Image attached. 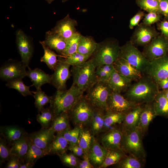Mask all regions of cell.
Here are the masks:
<instances>
[{"label":"cell","instance_id":"obj_8","mask_svg":"<svg viewBox=\"0 0 168 168\" xmlns=\"http://www.w3.org/2000/svg\"><path fill=\"white\" fill-rule=\"evenodd\" d=\"M95 109L83 95L68 112L70 118L76 126L83 128L90 124Z\"/></svg>","mask_w":168,"mask_h":168},{"label":"cell","instance_id":"obj_32","mask_svg":"<svg viewBox=\"0 0 168 168\" xmlns=\"http://www.w3.org/2000/svg\"><path fill=\"white\" fill-rule=\"evenodd\" d=\"M28 143V150L24 159V162H30L34 165L37 160L48 155L46 151L33 143L29 138Z\"/></svg>","mask_w":168,"mask_h":168},{"label":"cell","instance_id":"obj_6","mask_svg":"<svg viewBox=\"0 0 168 168\" xmlns=\"http://www.w3.org/2000/svg\"><path fill=\"white\" fill-rule=\"evenodd\" d=\"M127 61L144 74L150 61L130 40L120 46L119 57Z\"/></svg>","mask_w":168,"mask_h":168},{"label":"cell","instance_id":"obj_25","mask_svg":"<svg viewBox=\"0 0 168 168\" xmlns=\"http://www.w3.org/2000/svg\"><path fill=\"white\" fill-rule=\"evenodd\" d=\"M27 68L26 77L30 78L36 90L41 89L42 86L45 84L51 83V75L38 68L32 69L29 66Z\"/></svg>","mask_w":168,"mask_h":168},{"label":"cell","instance_id":"obj_28","mask_svg":"<svg viewBox=\"0 0 168 168\" xmlns=\"http://www.w3.org/2000/svg\"><path fill=\"white\" fill-rule=\"evenodd\" d=\"M105 111L101 109L95 108L90 123V131L93 136L104 131Z\"/></svg>","mask_w":168,"mask_h":168},{"label":"cell","instance_id":"obj_34","mask_svg":"<svg viewBox=\"0 0 168 168\" xmlns=\"http://www.w3.org/2000/svg\"><path fill=\"white\" fill-rule=\"evenodd\" d=\"M44 50V54L40 58V61L44 63L51 70H54L58 63V56L53 50L44 44V41H40Z\"/></svg>","mask_w":168,"mask_h":168},{"label":"cell","instance_id":"obj_29","mask_svg":"<svg viewBox=\"0 0 168 168\" xmlns=\"http://www.w3.org/2000/svg\"><path fill=\"white\" fill-rule=\"evenodd\" d=\"M0 130L4 138L11 144L27 133L23 128L15 126L1 127Z\"/></svg>","mask_w":168,"mask_h":168},{"label":"cell","instance_id":"obj_43","mask_svg":"<svg viewBox=\"0 0 168 168\" xmlns=\"http://www.w3.org/2000/svg\"><path fill=\"white\" fill-rule=\"evenodd\" d=\"M6 86L10 88L17 90L24 96L31 95L33 96L31 91H30V86L25 85L22 79H18L7 82Z\"/></svg>","mask_w":168,"mask_h":168},{"label":"cell","instance_id":"obj_37","mask_svg":"<svg viewBox=\"0 0 168 168\" xmlns=\"http://www.w3.org/2000/svg\"><path fill=\"white\" fill-rule=\"evenodd\" d=\"M126 155V153L121 148L108 149L104 161L100 168H105L116 164Z\"/></svg>","mask_w":168,"mask_h":168},{"label":"cell","instance_id":"obj_51","mask_svg":"<svg viewBox=\"0 0 168 168\" xmlns=\"http://www.w3.org/2000/svg\"><path fill=\"white\" fill-rule=\"evenodd\" d=\"M23 162L16 156L12 155L8 160L6 168H20Z\"/></svg>","mask_w":168,"mask_h":168},{"label":"cell","instance_id":"obj_11","mask_svg":"<svg viewBox=\"0 0 168 168\" xmlns=\"http://www.w3.org/2000/svg\"><path fill=\"white\" fill-rule=\"evenodd\" d=\"M16 43L21 61L26 67L33 57L34 48L32 40L21 29L16 31Z\"/></svg>","mask_w":168,"mask_h":168},{"label":"cell","instance_id":"obj_49","mask_svg":"<svg viewBox=\"0 0 168 168\" xmlns=\"http://www.w3.org/2000/svg\"><path fill=\"white\" fill-rule=\"evenodd\" d=\"M161 17V14L155 12H150L144 15L142 23L147 26H152L160 21Z\"/></svg>","mask_w":168,"mask_h":168},{"label":"cell","instance_id":"obj_35","mask_svg":"<svg viewBox=\"0 0 168 168\" xmlns=\"http://www.w3.org/2000/svg\"><path fill=\"white\" fill-rule=\"evenodd\" d=\"M145 162V159L128 154L126 155L115 165L119 168H142L144 167Z\"/></svg>","mask_w":168,"mask_h":168},{"label":"cell","instance_id":"obj_27","mask_svg":"<svg viewBox=\"0 0 168 168\" xmlns=\"http://www.w3.org/2000/svg\"><path fill=\"white\" fill-rule=\"evenodd\" d=\"M28 134L26 133L11 144L12 155L19 157L23 162L28 150Z\"/></svg>","mask_w":168,"mask_h":168},{"label":"cell","instance_id":"obj_39","mask_svg":"<svg viewBox=\"0 0 168 168\" xmlns=\"http://www.w3.org/2000/svg\"><path fill=\"white\" fill-rule=\"evenodd\" d=\"M41 114L36 116V120L40 124L42 128H48L51 126L54 117L50 107L44 108Z\"/></svg>","mask_w":168,"mask_h":168},{"label":"cell","instance_id":"obj_33","mask_svg":"<svg viewBox=\"0 0 168 168\" xmlns=\"http://www.w3.org/2000/svg\"><path fill=\"white\" fill-rule=\"evenodd\" d=\"M97 43L91 37L82 35L79 42L77 51L84 55L91 56Z\"/></svg>","mask_w":168,"mask_h":168},{"label":"cell","instance_id":"obj_57","mask_svg":"<svg viewBox=\"0 0 168 168\" xmlns=\"http://www.w3.org/2000/svg\"><path fill=\"white\" fill-rule=\"evenodd\" d=\"M34 165L28 162H25L21 165L20 168H31L33 167Z\"/></svg>","mask_w":168,"mask_h":168},{"label":"cell","instance_id":"obj_14","mask_svg":"<svg viewBox=\"0 0 168 168\" xmlns=\"http://www.w3.org/2000/svg\"><path fill=\"white\" fill-rule=\"evenodd\" d=\"M144 74L150 77L156 83L168 77V56L150 61Z\"/></svg>","mask_w":168,"mask_h":168},{"label":"cell","instance_id":"obj_50","mask_svg":"<svg viewBox=\"0 0 168 168\" xmlns=\"http://www.w3.org/2000/svg\"><path fill=\"white\" fill-rule=\"evenodd\" d=\"M144 12L138 11L130 20L129 27L132 29L135 26H138L140 21L143 18L144 16Z\"/></svg>","mask_w":168,"mask_h":168},{"label":"cell","instance_id":"obj_5","mask_svg":"<svg viewBox=\"0 0 168 168\" xmlns=\"http://www.w3.org/2000/svg\"><path fill=\"white\" fill-rule=\"evenodd\" d=\"M122 132L121 149L125 153L145 159L146 153L143 145V137L140 128L138 127L132 131Z\"/></svg>","mask_w":168,"mask_h":168},{"label":"cell","instance_id":"obj_9","mask_svg":"<svg viewBox=\"0 0 168 168\" xmlns=\"http://www.w3.org/2000/svg\"><path fill=\"white\" fill-rule=\"evenodd\" d=\"M142 52L150 61L166 55L168 38L159 34L144 46Z\"/></svg>","mask_w":168,"mask_h":168},{"label":"cell","instance_id":"obj_41","mask_svg":"<svg viewBox=\"0 0 168 168\" xmlns=\"http://www.w3.org/2000/svg\"><path fill=\"white\" fill-rule=\"evenodd\" d=\"M115 69L113 64L104 65L96 68V74L97 81L107 82Z\"/></svg>","mask_w":168,"mask_h":168},{"label":"cell","instance_id":"obj_15","mask_svg":"<svg viewBox=\"0 0 168 168\" xmlns=\"http://www.w3.org/2000/svg\"><path fill=\"white\" fill-rule=\"evenodd\" d=\"M159 35L154 27L142 22L137 26L130 41L134 45L144 46Z\"/></svg>","mask_w":168,"mask_h":168},{"label":"cell","instance_id":"obj_52","mask_svg":"<svg viewBox=\"0 0 168 168\" xmlns=\"http://www.w3.org/2000/svg\"><path fill=\"white\" fill-rule=\"evenodd\" d=\"M68 150H70L78 157H82L84 154L83 149L78 144L68 146Z\"/></svg>","mask_w":168,"mask_h":168},{"label":"cell","instance_id":"obj_23","mask_svg":"<svg viewBox=\"0 0 168 168\" xmlns=\"http://www.w3.org/2000/svg\"><path fill=\"white\" fill-rule=\"evenodd\" d=\"M142 109V106L140 105L126 114L121 124L120 129L123 132L132 131L138 126Z\"/></svg>","mask_w":168,"mask_h":168},{"label":"cell","instance_id":"obj_59","mask_svg":"<svg viewBox=\"0 0 168 168\" xmlns=\"http://www.w3.org/2000/svg\"><path fill=\"white\" fill-rule=\"evenodd\" d=\"M49 4H51L54 0H45Z\"/></svg>","mask_w":168,"mask_h":168},{"label":"cell","instance_id":"obj_53","mask_svg":"<svg viewBox=\"0 0 168 168\" xmlns=\"http://www.w3.org/2000/svg\"><path fill=\"white\" fill-rule=\"evenodd\" d=\"M82 157L83 160H80L77 168H94L90 162L88 155L84 154Z\"/></svg>","mask_w":168,"mask_h":168},{"label":"cell","instance_id":"obj_22","mask_svg":"<svg viewBox=\"0 0 168 168\" xmlns=\"http://www.w3.org/2000/svg\"><path fill=\"white\" fill-rule=\"evenodd\" d=\"M132 81L115 70L107 83L112 91L121 94L126 91L132 84Z\"/></svg>","mask_w":168,"mask_h":168},{"label":"cell","instance_id":"obj_46","mask_svg":"<svg viewBox=\"0 0 168 168\" xmlns=\"http://www.w3.org/2000/svg\"><path fill=\"white\" fill-rule=\"evenodd\" d=\"M91 56L81 54L77 51L73 54L65 57L64 59L65 61L73 66L80 65L84 63L89 59Z\"/></svg>","mask_w":168,"mask_h":168},{"label":"cell","instance_id":"obj_58","mask_svg":"<svg viewBox=\"0 0 168 168\" xmlns=\"http://www.w3.org/2000/svg\"><path fill=\"white\" fill-rule=\"evenodd\" d=\"M164 91V94L166 96V97L168 99V89L165 90H163Z\"/></svg>","mask_w":168,"mask_h":168},{"label":"cell","instance_id":"obj_16","mask_svg":"<svg viewBox=\"0 0 168 168\" xmlns=\"http://www.w3.org/2000/svg\"><path fill=\"white\" fill-rule=\"evenodd\" d=\"M77 24V21L68 14L58 21L51 30L67 40L77 32L76 27Z\"/></svg>","mask_w":168,"mask_h":168},{"label":"cell","instance_id":"obj_38","mask_svg":"<svg viewBox=\"0 0 168 168\" xmlns=\"http://www.w3.org/2000/svg\"><path fill=\"white\" fill-rule=\"evenodd\" d=\"M94 137V136L91 134L90 131L81 127L78 144L83 149L84 154L88 155Z\"/></svg>","mask_w":168,"mask_h":168},{"label":"cell","instance_id":"obj_20","mask_svg":"<svg viewBox=\"0 0 168 168\" xmlns=\"http://www.w3.org/2000/svg\"><path fill=\"white\" fill-rule=\"evenodd\" d=\"M108 149L103 147L94 137L90 146L88 156L93 166L100 168L104 161Z\"/></svg>","mask_w":168,"mask_h":168},{"label":"cell","instance_id":"obj_48","mask_svg":"<svg viewBox=\"0 0 168 168\" xmlns=\"http://www.w3.org/2000/svg\"><path fill=\"white\" fill-rule=\"evenodd\" d=\"M12 155L11 148L7 144L6 140L4 138H0V163L4 162L10 159Z\"/></svg>","mask_w":168,"mask_h":168},{"label":"cell","instance_id":"obj_4","mask_svg":"<svg viewBox=\"0 0 168 168\" xmlns=\"http://www.w3.org/2000/svg\"><path fill=\"white\" fill-rule=\"evenodd\" d=\"M96 68L90 59L83 64L72 67L71 72L73 83L84 92L97 81Z\"/></svg>","mask_w":168,"mask_h":168},{"label":"cell","instance_id":"obj_13","mask_svg":"<svg viewBox=\"0 0 168 168\" xmlns=\"http://www.w3.org/2000/svg\"><path fill=\"white\" fill-rule=\"evenodd\" d=\"M71 65L66 63L64 59L60 58L58 64L51 75V83L57 90H66V83L71 75L69 70Z\"/></svg>","mask_w":168,"mask_h":168},{"label":"cell","instance_id":"obj_36","mask_svg":"<svg viewBox=\"0 0 168 168\" xmlns=\"http://www.w3.org/2000/svg\"><path fill=\"white\" fill-rule=\"evenodd\" d=\"M126 114L113 112L109 110L105 111L104 116V130L107 131L111 126L116 124H121Z\"/></svg>","mask_w":168,"mask_h":168},{"label":"cell","instance_id":"obj_21","mask_svg":"<svg viewBox=\"0 0 168 168\" xmlns=\"http://www.w3.org/2000/svg\"><path fill=\"white\" fill-rule=\"evenodd\" d=\"M156 116L153 101L144 104L142 106L138 126L141 130L143 137L147 132L150 124Z\"/></svg>","mask_w":168,"mask_h":168},{"label":"cell","instance_id":"obj_18","mask_svg":"<svg viewBox=\"0 0 168 168\" xmlns=\"http://www.w3.org/2000/svg\"><path fill=\"white\" fill-rule=\"evenodd\" d=\"M122 137L123 132L120 128H111L102 136L100 142L108 150L120 149Z\"/></svg>","mask_w":168,"mask_h":168},{"label":"cell","instance_id":"obj_44","mask_svg":"<svg viewBox=\"0 0 168 168\" xmlns=\"http://www.w3.org/2000/svg\"><path fill=\"white\" fill-rule=\"evenodd\" d=\"M136 2L139 7L148 12H153L161 14L159 0H136Z\"/></svg>","mask_w":168,"mask_h":168},{"label":"cell","instance_id":"obj_60","mask_svg":"<svg viewBox=\"0 0 168 168\" xmlns=\"http://www.w3.org/2000/svg\"><path fill=\"white\" fill-rule=\"evenodd\" d=\"M68 0H62V2H67Z\"/></svg>","mask_w":168,"mask_h":168},{"label":"cell","instance_id":"obj_2","mask_svg":"<svg viewBox=\"0 0 168 168\" xmlns=\"http://www.w3.org/2000/svg\"><path fill=\"white\" fill-rule=\"evenodd\" d=\"M83 94L84 92L73 84L68 90H57L52 96L49 106L54 117L63 113L69 112Z\"/></svg>","mask_w":168,"mask_h":168},{"label":"cell","instance_id":"obj_47","mask_svg":"<svg viewBox=\"0 0 168 168\" xmlns=\"http://www.w3.org/2000/svg\"><path fill=\"white\" fill-rule=\"evenodd\" d=\"M58 156L64 165L71 168H77L80 161L78 157L72 152L68 154L65 152Z\"/></svg>","mask_w":168,"mask_h":168},{"label":"cell","instance_id":"obj_24","mask_svg":"<svg viewBox=\"0 0 168 168\" xmlns=\"http://www.w3.org/2000/svg\"><path fill=\"white\" fill-rule=\"evenodd\" d=\"M44 44L51 49L62 55L67 44V40L51 30L46 32Z\"/></svg>","mask_w":168,"mask_h":168},{"label":"cell","instance_id":"obj_17","mask_svg":"<svg viewBox=\"0 0 168 168\" xmlns=\"http://www.w3.org/2000/svg\"><path fill=\"white\" fill-rule=\"evenodd\" d=\"M54 133L49 128H41L38 131L28 134V136L33 143L46 151L47 153L49 146L55 136Z\"/></svg>","mask_w":168,"mask_h":168},{"label":"cell","instance_id":"obj_56","mask_svg":"<svg viewBox=\"0 0 168 168\" xmlns=\"http://www.w3.org/2000/svg\"><path fill=\"white\" fill-rule=\"evenodd\" d=\"M156 83L159 89L160 88L162 90H165L168 89V77L161 80Z\"/></svg>","mask_w":168,"mask_h":168},{"label":"cell","instance_id":"obj_31","mask_svg":"<svg viewBox=\"0 0 168 168\" xmlns=\"http://www.w3.org/2000/svg\"><path fill=\"white\" fill-rule=\"evenodd\" d=\"M69 112L61 113L56 116L49 128L55 133H61L70 128Z\"/></svg>","mask_w":168,"mask_h":168},{"label":"cell","instance_id":"obj_30","mask_svg":"<svg viewBox=\"0 0 168 168\" xmlns=\"http://www.w3.org/2000/svg\"><path fill=\"white\" fill-rule=\"evenodd\" d=\"M153 104L156 115L168 117V99L163 91H159L156 96Z\"/></svg>","mask_w":168,"mask_h":168},{"label":"cell","instance_id":"obj_1","mask_svg":"<svg viewBox=\"0 0 168 168\" xmlns=\"http://www.w3.org/2000/svg\"><path fill=\"white\" fill-rule=\"evenodd\" d=\"M159 91L156 83L150 77L144 74L132 84L123 96L128 100L140 105L153 101Z\"/></svg>","mask_w":168,"mask_h":168},{"label":"cell","instance_id":"obj_40","mask_svg":"<svg viewBox=\"0 0 168 168\" xmlns=\"http://www.w3.org/2000/svg\"><path fill=\"white\" fill-rule=\"evenodd\" d=\"M34 93L35 99V105L39 113L43 109L44 106L51 101L52 96H48L41 89L36 90L35 91H31Z\"/></svg>","mask_w":168,"mask_h":168},{"label":"cell","instance_id":"obj_19","mask_svg":"<svg viewBox=\"0 0 168 168\" xmlns=\"http://www.w3.org/2000/svg\"><path fill=\"white\" fill-rule=\"evenodd\" d=\"M115 70L119 73L130 79L136 81L143 74L125 59L118 58L113 63Z\"/></svg>","mask_w":168,"mask_h":168},{"label":"cell","instance_id":"obj_55","mask_svg":"<svg viewBox=\"0 0 168 168\" xmlns=\"http://www.w3.org/2000/svg\"><path fill=\"white\" fill-rule=\"evenodd\" d=\"M161 14L168 18V0H159Z\"/></svg>","mask_w":168,"mask_h":168},{"label":"cell","instance_id":"obj_54","mask_svg":"<svg viewBox=\"0 0 168 168\" xmlns=\"http://www.w3.org/2000/svg\"><path fill=\"white\" fill-rule=\"evenodd\" d=\"M157 27L161 34L168 38V21L164 20L159 22L157 24Z\"/></svg>","mask_w":168,"mask_h":168},{"label":"cell","instance_id":"obj_3","mask_svg":"<svg viewBox=\"0 0 168 168\" xmlns=\"http://www.w3.org/2000/svg\"><path fill=\"white\" fill-rule=\"evenodd\" d=\"M120 47L117 40L105 39L97 43L90 59L96 68L104 65L112 64L119 57Z\"/></svg>","mask_w":168,"mask_h":168},{"label":"cell","instance_id":"obj_26","mask_svg":"<svg viewBox=\"0 0 168 168\" xmlns=\"http://www.w3.org/2000/svg\"><path fill=\"white\" fill-rule=\"evenodd\" d=\"M69 144L67 141L61 133H58L52 141L47 150L48 155L56 154L58 156L66 152Z\"/></svg>","mask_w":168,"mask_h":168},{"label":"cell","instance_id":"obj_12","mask_svg":"<svg viewBox=\"0 0 168 168\" xmlns=\"http://www.w3.org/2000/svg\"><path fill=\"white\" fill-rule=\"evenodd\" d=\"M107 103V110L125 114L139 105L126 99L121 94L112 91Z\"/></svg>","mask_w":168,"mask_h":168},{"label":"cell","instance_id":"obj_45","mask_svg":"<svg viewBox=\"0 0 168 168\" xmlns=\"http://www.w3.org/2000/svg\"><path fill=\"white\" fill-rule=\"evenodd\" d=\"M81 128V127L76 126L72 129L70 128L61 133L67 141L69 146L78 144Z\"/></svg>","mask_w":168,"mask_h":168},{"label":"cell","instance_id":"obj_10","mask_svg":"<svg viewBox=\"0 0 168 168\" xmlns=\"http://www.w3.org/2000/svg\"><path fill=\"white\" fill-rule=\"evenodd\" d=\"M26 68L21 61L10 59L0 68V78L7 82L16 79H22L26 77Z\"/></svg>","mask_w":168,"mask_h":168},{"label":"cell","instance_id":"obj_7","mask_svg":"<svg viewBox=\"0 0 168 168\" xmlns=\"http://www.w3.org/2000/svg\"><path fill=\"white\" fill-rule=\"evenodd\" d=\"M86 91L84 96L95 108L107 110V100L112 91L107 82L97 81Z\"/></svg>","mask_w":168,"mask_h":168},{"label":"cell","instance_id":"obj_42","mask_svg":"<svg viewBox=\"0 0 168 168\" xmlns=\"http://www.w3.org/2000/svg\"><path fill=\"white\" fill-rule=\"evenodd\" d=\"M82 35L77 32L67 40L66 47L62 55L65 57L77 52L79 41Z\"/></svg>","mask_w":168,"mask_h":168}]
</instances>
